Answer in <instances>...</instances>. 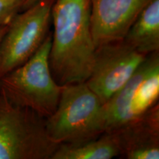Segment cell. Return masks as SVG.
Returning <instances> with one entry per match:
<instances>
[{
  "mask_svg": "<svg viewBox=\"0 0 159 159\" xmlns=\"http://www.w3.org/2000/svg\"><path fill=\"white\" fill-rule=\"evenodd\" d=\"M53 33L49 64L60 85L84 83L94 65L90 0H55L52 9Z\"/></svg>",
  "mask_w": 159,
  "mask_h": 159,
  "instance_id": "6da1fadb",
  "label": "cell"
},
{
  "mask_svg": "<svg viewBox=\"0 0 159 159\" xmlns=\"http://www.w3.org/2000/svg\"><path fill=\"white\" fill-rule=\"evenodd\" d=\"M52 34L21 66L0 79V92L7 100L48 118L57 108L63 85L57 84L49 64Z\"/></svg>",
  "mask_w": 159,
  "mask_h": 159,
  "instance_id": "7a4b0ae2",
  "label": "cell"
},
{
  "mask_svg": "<svg viewBox=\"0 0 159 159\" xmlns=\"http://www.w3.org/2000/svg\"><path fill=\"white\" fill-rule=\"evenodd\" d=\"M102 105L84 83L63 85L55 112L46 119L49 136L57 144H77L104 133Z\"/></svg>",
  "mask_w": 159,
  "mask_h": 159,
  "instance_id": "3957f363",
  "label": "cell"
},
{
  "mask_svg": "<svg viewBox=\"0 0 159 159\" xmlns=\"http://www.w3.org/2000/svg\"><path fill=\"white\" fill-rule=\"evenodd\" d=\"M59 145L49 136L46 118L0 92V159H51Z\"/></svg>",
  "mask_w": 159,
  "mask_h": 159,
  "instance_id": "277c9868",
  "label": "cell"
},
{
  "mask_svg": "<svg viewBox=\"0 0 159 159\" xmlns=\"http://www.w3.org/2000/svg\"><path fill=\"white\" fill-rule=\"evenodd\" d=\"M158 52L148 55L127 83L102 105L104 133L137 122L158 104Z\"/></svg>",
  "mask_w": 159,
  "mask_h": 159,
  "instance_id": "5b68a950",
  "label": "cell"
},
{
  "mask_svg": "<svg viewBox=\"0 0 159 159\" xmlns=\"http://www.w3.org/2000/svg\"><path fill=\"white\" fill-rule=\"evenodd\" d=\"M55 0H39L12 19L0 42V79L35 54L49 34Z\"/></svg>",
  "mask_w": 159,
  "mask_h": 159,
  "instance_id": "8992f818",
  "label": "cell"
},
{
  "mask_svg": "<svg viewBox=\"0 0 159 159\" xmlns=\"http://www.w3.org/2000/svg\"><path fill=\"white\" fill-rule=\"evenodd\" d=\"M123 40L96 48L92 70L85 81L103 104L130 78L146 58Z\"/></svg>",
  "mask_w": 159,
  "mask_h": 159,
  "instance_id": "52a82bcc",
  "label": "cell"
},
{
  "mask_svg": "<svg viewBox=\"0 0 159 159\" xmlns=\"http://www.w3.org/2000/svg\"><path fill=\"white\" fill-rule=\"evenodd\" d=\"M152 0H90L91 29L96 48L123 40L139 13Z\"/></svg>",
  "mask_w": 159,
  "mask_h": 159,
  "instance_id": "ba28073f",
  "label": "cell"
},
{
  "mask_svg": "<svg viewBox=\"0 0 159 159\" xmlns=\"http://www.w3.org/2000/svg\"><path fill=\"white\" fill-rule=\"evenodd\" d=\"M112 132L118 138L120 156L128 159H158V104L137 122Z\"/></svg>",
  "mask_w": 159,
  "mask_h": 159,
  "instance_id": "9c48e42d",
  "label": "cell"
},
{
  "mask_svg": "<svg viewBox=\"0 0 159 159\" xmlns=\"http://www.w3.org/2000/svg\"><path fill=\"white\" fill-rule=\"evenodd\" d=\"M124 41L146 56L159 52V0H152L142 10Z\"/></svg>",
  "mask_w": 159,
  "mask_h": 159,
  "instance_id": "30bf717a",
  "label": "cell"
},
{
  "mask_svg": "<svg viewBox=\"0 0 159 159\" xmlns=\"http://www.w3.org/2000/svg\"><path fill=\"white\" fill-rule=\"evenodd\" d=\"M120 156L116 135L105 132L96 139L77 144H61L51 159H111Z\"/></svg>",
  "mask_w": 159,
  "mask_h": 159,
  "instance_id": "8fae6325",
  "label": "cell"
},
{
  "mask_svg": "<svg viewBox=\"0 0 159 159\" xmlns=\"http://www.w3.org/2000/svg\"><path fill=\"white\" fill-rule=\"evenodd\" d=\"M25 0H0V27L8 25L19 12L23 11Z\"/></svg>",
  "mask_w": 159,
  "mask_h": 159,
  "instance_id": "7c38bea8",
  "label": "cell"
},
{
  "mask_svg": "<svg viewBox=\"0 0 159 159\" xmlns=\"http://www.w3.org/2000/svg\"><path fill=\"white\" fill-rule=\"evenodd\" d=\"M7 26L8 25H5V26H3V27H0V42H1V41H2V39L4 35L5 34L6 31H7Z\"/></svg>",
  "mask_w": 159,
  "mask_h": 159,
  "instance_id": "4fadbf2b",
  "label": "cell"
},
{
  "mask_svg": "<svg viewBox=\"0 0 159 159\" xmlns=\"http://www.w3.org/2000/svg\"><path fill=\"white\" fill-rule=\"evenodd\" d=\"M37 1H39V0H25V7H24L23 10H25L26 8H27V7H30L31 5H33V4H35V2H36Z\"/></svg>",
  "mask_w": 159,
  "mask_h": 159,
  "instance_id": "5bb4252c",
  "label": "cell"
}]
</instances>
